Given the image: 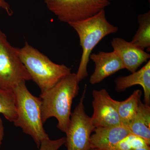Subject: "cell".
<instances>
[{"instance_id": "obj_11", "label": "cell", "mask_w": 150, "mask_h": 150, "mask_svg": "<svg viewBox=\"0 0 150 150\" xmlns=\"http://www.w3.org/2000/svg\"><path fill=\"white\" fill-rule=\"evenodd\" d=\"M91 137V149L97 150H111L126 136L131 134L129 128L123 124L98 127Z\"/></svg>"}, {"instance_id": "obj_21", "label": "cell", "mask_w": 150, "mask_h": 150, "mask_svg": "<svg viewBox=\"0 0 150 150\" xmlns=\"http://www.w3.org/2000/svg\"><path fill=\"white\" fill-rule=\"evenodd\" d=\"M131 150H150V148L149 146H148L144 147L137 148V149H133Z\"/></svg>"}, {"instance_id": "obj_19", "label": "cell", "mask_w": 150, "mask_h": 150, "mask_svg": "<svg viewBox=\"0 0 150 150\" xmlns=\"http://www.w3.org/2000/svg\"><path fill=\"white\" fill-rule=\"evenodd\" d=\"M0 7L6 11L9 15H11L12 13L9 5L5 0H0Z\"/></svg>"}, {"instance_id": "obj_5", "label": "cell", "mask_w": 150, "mask_h": 150, "mask_svg": "<svg viewBox=\"0 0 150 150\" xmlns=\"http://www.w3.org/2000/svg\"><path fill=\"white\" fill-rule=\"evenodd\" d=\"M30 80L18 48L11 45L6 35L0 30V89L13 91L19 84Z\"/></svg>"}, {"instance_id": "obj_13", "label": "cell", "mask_w": 150, "mask_h": 150, "mask_svg": "<svg viewBox=\"0 0 150 150\" xmlns=\"http://www.w3.org/2000/svg\"><path fill=\"white\" fill-rule=\"evenodd\" d=\"M127 127L131 134L141 137L150 145V105L143 103L140 100L137 114Z\"/></svg>"}, {"instance_id": "obj_20", "label": "cell", "mask_w": 150, "mask_h": 150, "mask_svg": "<svg viewBox=\"0 0 150 150\" xmlns=\"http://www.w3.org/2000/svg\"><path fill=\"white\" fill-rule=\"evenodd\" d=\"M4 136V127L3 124L2 120L0 118V148L2 143Z\"/></svg>"}, {"instance_id": "obj_22", "label": "cell", "mask_w": 150, "mask_h": 150, "mask_svg": "<svg viewBox=\"0 0 150 150\" xmlns=\"http://www.w3.org/2000/svg\"><path fill=\"white\" fill-rule=\"evenodd\" d=\"M89 150H97L95 149H90Z\"/></svg>"}, {"instance_id": "obj_2", "label": "cell", "mask_w": 150, "mask_h": 150, "mask_svg": "<svg viewBox=\"0 0 150 150\" xmlns=\"http://www.w3.org/2000/svg\"><path fill=\"white\" fill-rule=\"evenodd\" d=\"M69 25L77 33L82 50L79 66L76 74L79 83L88 76V65L94 48L105 36L118 32V28L108 21L105 9L93 16Z\"/></svg>"}, {"instance_id": "obj_6", "label": "cell", "mask_w": 150, "mask_h": 150, "mask_svg": "<svg viewBox=\"0 0 150 150\" xmlns=\"http://www.w3.org/2000/svg\"><path fill=\"white\" fill-rule=\"evenodd\" d=\"M58 19L68 24L93 16L110 4L107 0H44Z\"/></svg>"}, {"instance_id": "obj_9", "label": "cell", "mask_w": 150, "mask_h": 150, "mask_svg": "<svg viewBox=\"0 0 150 150\" xmlns=\"http://www.w3.org/2000/svg\"><path fill=\"white\" fill-rule=\"evenodd\" d=\"M111 45L113 51L121 60L125 69L131 73L137 71L143 63L150 59V54L145 50L121 38H113Z\"/></svg>"}, {"instance_id": "obj_24", "label": "cell", "mask_w": 150, "mask_h": 150, "mask_svg": "<svg viewBox=\"0 0 150 150\" xmlns=\"http://www.w3.org/2000/svg\"><path fill=\"white\" fill-rule=\"evenodd\" d=\"M1 8V7H0V8Z\"/></svg>"}, {"instance_id": "obj_7", "label": "cell", "mask_w": 150, "mask_h": 150, "mask_svg": "<svg viewBox=\"0 0 150 150\" xmlns=\"http://www.w3.org/2000/svg\"><path fill=\"white\" fill-rule=\"evenodd\" d=\"M86 86L79 102L71 113L65 144L67 150H89L91 137L95 127L91 117L86 113L83 100L85 98Z\"/></svg>"}, {"instance_id": "obj_4", "label": "cell", "mask_w": 150, "mask_h": 150, "mask_svg": "<svg viewBox=\"0 0 150 150\" xmlns=\"http://www.w3.org/2000/svg\"><path fill=\"white\" fill-rule=\"evenodd\" d=\"M18 53L31 80L38 86L41 92L51 88L71 73V69L66 65L54 63L28 43L21 48H18Z\"/></svg>"}, {"instance_id": "obj_17", "label": "cell", "mask_w": 150, "mask_h": 150, "mask_svg": "<svg viewBox=\"0 0 150 150\" xmlns=\"http://www.w3.org/2000/svg\"><path fill=\"white\" fill-rule=\"evenodd\" d=\"M144 140L134 134H130L118 142L111 150H131L148 146Z\"/></svg>"}, {"instance_id": "obj_10", "label": "cell", "mask_w": 150, "mask_h": 150, "mask_svg": "<svg viewBox=\"0 0 150 150\" xmlns=\"http://www.w3.org/2000/svg\"><path fill=\"white\" fill-rule=\"evenodd\" d=\"M90 59L95 64L94 71L90 78L91 84L99 83L105 78L125 69L121 60L113 51L91 54Z\"/></svg>"}, {"instance_id": "obj_14", "label": "cell", "mask_w": 150, "mask_h": 150, "mask_svg": "<svg viewBox=\"0 0 150 150\" xmlns=\"http://www.w3.org/2000/svg\"><path fill=\"white\" fill-rule=\"evenodd\" d=\"M141 96V91L137 90L125 100H116L117 112L122 124L127 126L134 118L138 111Z\"/></svg>"}, {"instance_id": "obj_16", "label": "cell", "mask_w": 150, "mask_h": 150, "mask_svg": "<svg viewBox=\"0 0 150 150\" xmlns=\"http://www.w3.org/2000/svg\"><path fill=\"white\" fill-rule=\"evenodd\" d=\"M0 114L10 122H13L16 120V105L13 91L0 89Z\"/></svg>"}, {"instance_id": "obj_8", "label": "cell", "mask_w": 150, "mask_h": 150, "mask_svg": "<svg viewBox=\"0 0 150 150\" xmlns=\"http://www.w3.org/2000/svg\"><path fill=\"white\" fill-rule=\"evenodd\" d=\"M92 95L93 113L91 117L95 127L122 124L117 112L116 100L112 99L106 90H93Z\"/></svg>"}, {"instance_id": "obj_15", "label": "cell", "mask_w": 150, "mask_h": 150, "mask_svg": "<svg viewBox=\"0 0 150 150\" xmlns=\"http://www.w3.org/2000/svg\"><path fill=\"white\" fill-rule=\"evenodd\" d=\"M139 27L131 42L141 49L149 52L150 49V11L138 16Z\"/></svg>"}, {"instance_id": "obj_18", "label": "cell", "mask_w": 150, "mask_h": 150, "mask_svg": "<svg viewBox=\"0 0 150 150\" xmlns=\"http://www.w3.org/2000/svg\"><path fill=\"white\" fill-rule=\"evenodd\" d=\"M66 142V137L56 140L47 139L41 142L39 150H58Z\"/></svg>"}, {"instance_id": "obj_3", "label": "cell", "mask_w": 150, "mask_h": 150, "mask_svg": "<svg viewBox=\"0 0 150 150\" xmlns=\"http://www.w3.org/2000/svg\"><path fill=\"white\" fill-rule=\"evenodd\" d=\"M13 91L17 113L14 125L21 128L23 133L32 137L39 148L41 142L50 139L43 128L41 100L30 93L25 82L19 84Z\"/></svg>"}, {"instance_id": "obj_1", "label": "cell", "mask_w": 150, "mask_h": 150, "mask_svg": "<svg viewBox=\"0 0 150 150\" xmlns=\"http://www.w3.org/2000/svg\"><path fill=\"white\" fill-rule=\"evenodd\" d=\"M79 82L75 73L65 76L51 88L41 92L43 123L51 117L58 121L57 127L66 134L71 116L73 100L79 94Z\"/></svg>"}, {"instance_id": "obj_12", "label": "cell", "mask_w": 150, "mask_h": 150, "mask_svg": "<svg viewBox=\"0 0 150 150\" xmlns=\"http://www.w3.org/2000/svg\"><path fill=\"white\" fill-rule=\"evenodd\" d=\"M116 89L121 91L135 85H139L143 88L146 104H150V61L138 71L131 75L120 77L115 80Z\"/></svg>"}, {"instance_id": "obj_23", "label": "cell", "mask_w": 150, "mask_h": 150, "mask_svg": "<svg viewBox=\"0 0 150 150\" xmlns=\"http://www.w3.org/2000/svg\"><path fill=\"white\" fill-rule=\"evenodd\" d=\"M107 1H113V0H107Z\"/></svg>"}]
</instances>
